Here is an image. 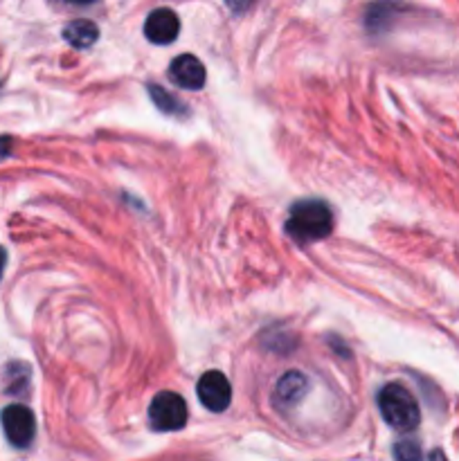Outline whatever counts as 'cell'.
Instances as JSON below:
<instances>
[{"label": "cell", "mask_w": 459, "mask_h": 461, "mask_svg": "<svg viewBox=\"0 0 459 461\" xmlns=\"http://www.w3.org/2000/svg\"><path fill=\"white\" fill-rule=\"evenodd\" d=\"M66 3H72V5H90V3H94V0H66Z\"/></svg>", "instance_id": "cell-15"}, {"label": "cell", "mask_w": 459, "mask_h": 461, "mask_svg": "<svg viewBox=\"0 0 459 461\" xmlns=\"http://www.w3.org/2000/svg\"><path fill=\"white\" fill-rule=\"evenodd\" d=\"M333 230L331 207L322 201H302L292 205L291 216L286 221L288 237L300 243L320 241L328 237Z\"/></svg>", "instance_id": "cell-1"}, {"label": "cell", "mask_w": 459, "mask_h": 461, "mask_svg": "<svg viewBox=\"0 0 459 461\" xmlns=\"http://www.w3.org/2000/svg\"><path fill=\"white\" fill-rule=\"evenodd\" d=\"M396 461H421V448L417 441H399L394 446Z\"/></svg>", "instance_id": "cell-11"}, {"label": "cell", "mask_w": 459, "mask_h": 461, "mask_svg": "<svg viewBox=\"0 0 459 461\" xmlns=\"http://www.w3.org/2000/svg\"><path fill=\"white\" fill-rule=\"evenodd\" d=\"M198 401L212 412H223L232 401V387L220 372H205L198 378Z\"/></svg>", "instance_id": "cell-5"}, {"label": "cell", "mask_w": 459, "mask_h": 461, "mask_svg": "<svg viewBox=\"0 0 459 461\" xmlns=\"http://www.w3.org/2000/svg\"><path fill=\"white\" fill-rule=\"evenodd\" d=\"M9 153V138H0V160Z\"/></svg>", "instance_id": "cell-13"}, {"label": "cell", "mask_w": 459, "mask_h": 461, "mask_svg": "<svg viewBox=\"0 0 459 461\" xmlns=\"http://www.w3.org/2000/svg\"><path fill=\"white\" fill-rule=\"evenodd\" d=\"M187 403L176 392H160L148 408V421L158 432L180 430L187 423Z\"/></svg>", "instance_id": "cell-3"}, {"label": "cell", "mask_w": 459, "mask_h": 461, "mask_svg": "<svg viewBox=\"0 0 459 461\" xmlns=\"http://www.w3.org/2000/svg\"><path fill=\"white\" fill-rule=\"evenodd\" d=\"M306 376L300 372H288L284 374L282 378H279L277 387H274V401H277L279 405H284V408H288V405L297 403V401L304 396L306 392Z\"/></svg>", "instance_id": "cell-8"}, {"label": "cell", "mask_w": 459, "mask_h": 461, "mask_svg": "<svg viewBox=\"0 0 459 461\" xmlns=\"http://www.w3.org/2000/svg\"><path fill=\"white\" fill-rule=\"evenodd\" d=\"M4 261H7V255H4V250L0 248V277H3V270H4Z\"/></svg>", "instance_id": "cell-14"}, {"label": "cell", "mask_w": 459, "mask_h": 461, "mask_svg": "<svg viewBox=\"0 0 459 461\" xmlns=\"http://www.w3.org/2000/svg\"><path fill=\"white\" fill-rule=\"evenodd\" d=\"M169 77L176 84L187 90H201L207 79L202 63L196 57H192V54H180V57H176L171 61Z\"/></svg>", "instance_id": "cell-7"}, {"label": "cell", "mask_w": 459, "mask_h": 461, "mask_svg": "<svg viewBox=\"0 0 459 461\" xmlns=\"http://www.w3.org/2000/svg\"><path fill=\"white\" fill-rule=\"evenodd\" d=\"M180 32V21L171 9H156L147 16V23H144V34L151 43L166 45L174 43L178 39Z\"/></svg>", "instance_id": "cell-6"}, {"label": "cell", "mask_w": 459, "mask_h": 461, "mask_svg": "<svg viewBox=\"0 0 459 461\" xmlns=\"http://www.w3.org/2000/svg\"><path fill=\"white\" fill-rule=\"evenodd\" d=\"M378 410L385 419L387 426L399 432H412L421 421V410H418L417 399L408 387L400 383H390L378 392Z\"/></svg>", "instance_id": "cell-2"}, {"label": "cell", "mask_w": 459, "mask_h": 461, "mask_svg": "<svg viewBox=\"0 0 459 461\" xmlns=\"http://www.w3.org/2000/svg\"><path fill=\"white\" fill-rule=\"evenodd\" d=\"M148 95H151V99L162 113H169V115H187V108L183 106V102L178 97H174L171 93H166L165 88H160V86H148Z\"/></svg>", "instance_id": "cell-10"}, {"label": "cell", "mask_w": 459, "mask_h": 461, "mask_svg": "<svg viewBox=\"0 0 459 461\" xmlns=\"http://www.w3.org/2000/svg\"><path fill=\"white\" fill-rule=\"evenodd\" d=\"M0 421H3L7 441L16 446V448H27L34 441L36 419L32 410L25 408V405H9V408H4L3 414H0Z\"/></svg>", "instance_id": "cell-4"}, {"label": "cell", "mask_w": 459, "mask_h": 461, "mask_svg": "<svg viewBox=\"0 0 459 461\" xmlns=\"http://www.w3.org/2000/svg\"><path fill=\"white\" fill-rule=\"evenodd\" d=\"M225 3H228V7L232 9V12L238 14V12H243V9H246L252 0H225Z\"/></svg>", "instance_id": "cell-12"}, {"label": "cell", "mask_w": 459, "mask_h": 461, "mask_svg": "<svg viewBox=\"0 0 459 461\" xmlns=\"http://www.w3.org/2000/svg\"><path fill=\"white\" fill-rule=\"evenodd\" d=\"M63 39L76 50L90 48L94 41L99 39V27L94 25L93 21H86V18H79V21L68 23V27L63 30Z\"/></svg>", "instance_id": "cell-9"}]
</instances>
